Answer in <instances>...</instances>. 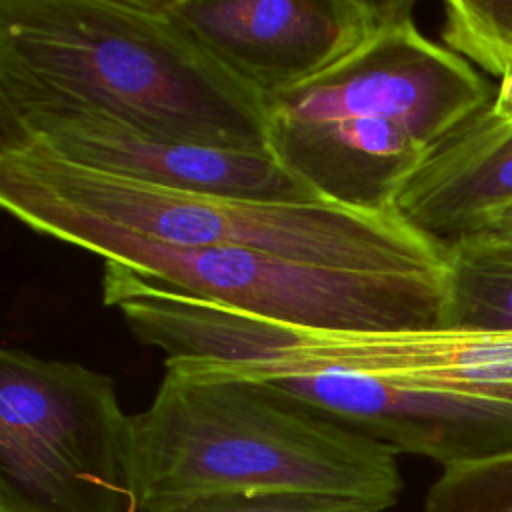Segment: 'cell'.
<instances>
[{"instance_id":"6da1fadb","label":"cell","mask_w":512,"mask_h":512,"mask_svg":"<svg viewBox=\"0 0 512 512\" xmlns=\"http://www.w3.org/2000/svg\"><path fill=\"white\" fill-rule=\"evenodd\" d=\"M28 104L270 152L264 96L206 52L162 0H0V106Z\"/></svg>"},{"instance_id":"7a4b0ae2","label":"cell","mask_w":512,"mask_h":512,"mask_svg":"<svg viewBox=\"0 0 512 512\" xmlns=\"http://www.w3.org/2000/svg\"><path fill=\"white\" fill-rule=\"evenodd\" d=\"M146 410L130 416L128 508L160 512L216 494L298 492L392 508L398 452L284 402L258 382L164 358Z\"/></svg>"},{"instance_id":"3957f363","label":"cell","mask_w":512,"mask_h":512,"mask_svg":"<svg viewBox=\"0 0 512 512\" xmlns=\"http://www.w3.org/2000/svg\"><path fill=\"white\" fill-rule=\"evenodd\" d=\"M0 204L26 228L76 248L98 236H130L178 248H250L362 272L446 270V246L396 212L170 190L36 146L0 148Z\"/></svg>"},{"instance_id":"277c9868","label":"cell","mask_w":512,"mask_h":512,"mask_svg":"<svg viewBox=\"0 0 512 512\" xmlns=\"http://www.w3.org/2000/svg\"><path fill=\"white\" fill-rule=\"evenodd\" d=\"M396 0L380 26L320 74L266 98L272 156L322 200L394 212L428 150L494 100L480 72Z\"/></svg>"},{"instance_id":"5b68a950","label":"cell","mask_w":512,"mask_h":512,"mask_svg":"<svg viewBox=\"0 0 512 512\" xmlns=\"http://www.w3.org/2000/svg\"><path fill=\"white\" fill-rule=\"evenodd\" d=\"M82 250L170 290L280 324L340 332L436 328L440 272H362L234 246L178 248L130 236H98Z\"/></svg>"},{"instance_id":"8992f818","label":"cell","mask_w":512,"mask_h":512,"mask_svg":"<svg viewBox=\"0 0 512 512\" xmlns=\"http://www.w3.org/2000/svg\"><path fill=\"white\" fill-rule=\"evenodd\" d=\"M128 440L108 374L0 352V512H122Z\"/></svg>"},{"instance_id":"52a82bcc","label":"cell","mask_w":512,"mask_h":512,"mask_svg":"<svg viewBox=\"0 0 512 512\" xmlns=\"http://www.w3.org/2000/svg\"><path fill=\"white\" fill-rule=\"evenodd\" d=\"M14 146L170 190L290 204L322 200L272 152L174 140L86 108L0 106V148Z\"/></svg>"},{"instance_id":"ba28073f","label":"cell","mask_w":512,"mask_h":512,"mask_svg":"<svg viewBox=\"0 0 512 512\" xmlns=\"http://www.w3.org/2000/svg\"><path fill=\"white\" fill-rule=\"evenodd\" d=\"M394 2L162 0V6L206 52L266 100L358 48Z\"/></svg>"},{"instance_id":"9c48e42d","label":"cell","mask_w":512,"mask_h":512,"mask_svg":"<svg viewBox=\"0 0 512 512\" xmlns=\"http://www.w3.org/2000/svg\"><path fill=\"white\" fill-rule=\"evenodd\" d=\"M510 204L512 120L488 104L428 150L400 188L394 212L446 246Z\"/></svg>"},{"instance_id":"30bf717a","label":"cell","mask_w":512,"mask_h":512,"mask_svg":"<svg viewBox=\"0 0 512 512\" xmlns=\"http://www.w3.org/2000/svg\"><path fill=\"white\" fill-rule=\"evenodd\" d=\"M436 328L512 332V234L474 232L446 244Z\"/></svg>"},{"instance_id":"8fae6325","label":"cell","mask_w":512,"mask_h":512,"mask_svg":"<svg viewBox=\"0 0 512 512\" xmlns=\"http://www.w3.org/2000/svg\"><path fill=\"white\" fill-rule=\"evenodd\" d=\"M442 44L494 78H512V0L444 2Z\"/></svg>"},{"instance_id":"7c38bea8","label":"cell","mask_w":512,"mask_h":512,"mask_svg":"<svg viewBox=\"0 0 512 512\" xmlns=\"http://www.w3.org/2000/svg\"><path fill=\"white\" fill-rule=\"evenodd\" d=\"M422 512H512V450L442 468Z\"/></svg>"},{"instance_id":"4fadbf2b","label":"cell","mask_w":512,"mask_h":512,"mask_svg":"<svg viewBox=\"0 0 512 512\" xmlns=\"http://www.w3.org/2000/svg\"><path fill=\"white\" fill-rule=\"evenodd\" d=\"M160 512H374L372 508L330 496L298 492L216 494L176 502Z\"/></svg>"},{"instance_id":"5bb4252c","label":"cell","mask_w":512,"mask_h":512,"mask_svg":"<svg viewBox=\"0 0 512 512\" xmlns=\"http://www.w3.org/2000/svg\"><path fill=\"white\" fill-rule=\"evenodd\" d=\"M478 232H504V234H512V204L502 208V210H498V212H494L490 218H486Z\"/></svg>"},{"instance_id":"9a60e30c","label":"cell","mask_w":512,"mask_h":512,"mask_svg":"<svg viewBox=\"0 0 512 512\" xmlns=\"http://www.w3.org/2000/svg\"><path fill=\"white\" fill-rule=\"evenodd\" d=\"M128 512H136V510H132V508H128Z\"/></svg>"}]
</instances>
